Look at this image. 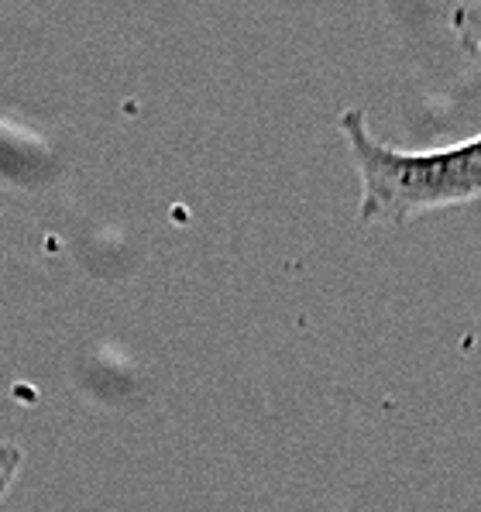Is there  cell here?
Returning <instances> with one entry per match:
<instances>
[{
    "label": "cell",
    "instance_id": "1",
    "mask_svg": "<svg viewBox=\"0 0 481 512\" xmlns=\"http://www.w3.org/2000/svg\"><path fill=\"white\" fill-rule=\"evenodd\" d=\"M341 131L361 179V224H406L416 214L461 207L481 196V135L451 148L399 152L372 135L358 107L341 114Z\"/></svg>",
    "mask_w": 481,
    "mask_h": 512
},
{
    "label": "cell",
    "instance_id": "2",
    "mask_svg": "<svg viewBox=\"0 0 481 512\" xmlns=\"http://www.w3.org/2000/svg\"><path fill=\"white\" fill-rule=\"evenodd\" d=\"M451 28L457 31L468 52L481 55V4H457L451 7Z\"/></svg>",
    "mask_w": 481,
    "mask_h": 512
},
{
    "label": "cell",
    "instance_id": "3",
    "mask_svg": "<svg viewBox=\"0 0 481 512\" xmlns=\"http://www.w3.org/2000/svg\"><path fill=\"white\" fill-rule=\"evenodd\" d=\"M21 464H25V451H21L18 444H7V440H0V499L11 492Z\"/></svg>",
    "mask_w": 481,
    "mask_h": 512
}]
</instances>
